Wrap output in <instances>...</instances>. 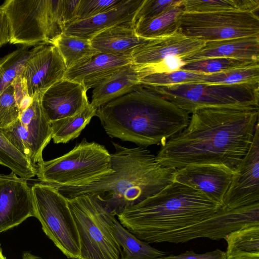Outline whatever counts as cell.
<instances>
[{"instance_id": "6da1fadb", "label": "cell", "mask_w": 259, "mask_h": 259, "mask_svg": "<svg viewBox=\"0 0 259 259\" xmlns=\"http://www.w3.org/2000/svg\"><path fill=\"white\" fill-rule=\"evenodd\" d=\"M117 216L125 228L148 243H185L201 238L219 240L244 225L237 209L174 181Z\"/></svg>"}, {"instance_id": "7a4b0ae2", "label": "cell", "mask_w": 259, "mask_h": 259, "mask_svg": "<svg viewBox=\"0 0 259 259\" xmlns=\"http://www.w3.org/2000/svg\"><path fill=\"white\" fill-rule=\"evenodd\" d=\"M188 125L155 156L175 168L196 164L224 166L235 172L259 124L258 107H213L193 111Z\"/></svg>"}, {"instance_id": "3957f363", "label": "cell", "mask_w": 259, "mask_h": 259, "mask_svg": "<svg viewBox=\"0 0 259 259\" xmlns=\"http://www.w3.org/2000/svg\"><path fill=\"white\" fill-rule=\"evenodd\" d=\"M96 116L109 137L144 148L164 145L190 120L188 112L141 83L98 108Z\"/></svg>"}, {"instance_id": "277c9868", "label": "cell", "mask_w": 259, "mask_h": 259, "mask_svg": "<svg viewBox=\"0 0 259 259\" xmlns=\"http://www.w3.org/2000/svg\"><path fill=\"white\" fill-rule=\"evenodd\" d=\"M112 144L115 150L111 154L112 174L87 186L53 187L67 199L85 194L94 195L117 215L156 194L174 181L177 169L160 164L149 150Z\"/></svg>"}, {"instance_id": "5b68a950", "label": "cell", "mask_w": 259, "mask_h": 259, "mask_svg": "<svg viewBox=\"0 0 259 259\" xmlns=\"http://www.w3.org/2000/svg\"><path fill=\"white\" fill-rule=\"evenodd\" d=\"M111 154L106 147L85 138L69 152L37 166L40 183L54 187H84L113 172Z\"/></svg>"}, {"instance_id": "8992f818", "label": "cell", "mask_w": 259, "mask_h": 259, "mask_svg": "<svg viewBox=\"0 0 259 259\" xmlns=\"http://www.w3.org/2000/svg\"><path fill=\"white\" fill-rule=\"evenodd\" d=\"M67 200L79 235V259H122L121 248L112 231L115 215L92 195Z\"/></svg>"}, {"instance_id": "52a82bcc", "label": "cell", "mask_w": 259, "mask_h": 259, "mask_svg": "<svg viewBox=\"0 0 259 259\" xmlns=\"http://www.w3.org/2000/svg\"><path fill=\"white\" fill-rule=\"evenodd\" d=\"M149 87L189 114L205 107H258L259 83Z\"/></svg>"}, {"instance_id": "ba28073f", "label": "cell", "mask_w": 259, "mask_h": 259, "mask_svg": "<svg viewBox=\"0 0 259 259\" xmlns=\"http://www.w3.org/2000/svg\"><path fill=\"white\" fill-rule=\"evenodd\" d=\"M35 217L46 235L68 258L79 259L80 241L67 198L49 184L31 187Z\"/></svg>"}, {"instance_id": "9c48e42d", "label": "cell", "mask_w": 259, "mask_h": 259, "mask_svg": "<svg viewBox=\"0 0 259 259\" xmlns=\"http://www.w3.org/2000/svg\"><path fill=\"white\" fill-rule=\"evenodd\" d=\"M177 30L186 36L205 42L259 37V18L256 12H183L178 20Z\"/></svg>"}, {"instance_id": "30bf717a", "label": "cell", "mask_w": 259, "mask_h": 259, "mask_svg": "<svg viewBox=\"0 0 259 259\" xmlns=\"http://www.w3.org/2000/svg\"><path fill=\"white\" fill-rule=\"evenodd\" d=\"M47 7V0H7L0 6L9 22V42L24 47L48 44Z\"/></svg>"}, {"instance_id": "8fae6325", "label": "cell", "mask_w": 259, "mask_h": 259, "mask_svg": "<svg viewBox=\"0 0 259 259\" xmlns=\"http://www.w3.org/2000/svg\"><path fill=\"white\" fill-rule=\"evenodd\" d=\"M67 67L57 47L46 44L25 63L20 78L27 95L33 99L64 78Z\"/></svg>"}, {"instance_id": "7c38bea8", "label": "cell", "mask_w": 259, "mask_h": 259, "mask_svg": "<svg viewBox=\"0 0 259 259\" xmlns=\"http://www.w3.org/2000/svg\"><path fill=\"white\" fill-rule=\"evenodd\" d=\"M35 217L31 187L12 171L0 174V233Z\"/></svg>"}, {"instance_id": "4fadbf2b", "label": "cell", "mask_w": 259, "mask_h": 259, "mask_svg": "<svg viewBox=\"0 0 259 259\" xmlns=\"http://www.w3.org/2000/svg\"><path fill=\"white\" fill-rule=\"evenodd\" d=\"M259 202V124L247 153L234 174L224 199L233 208Z\"/></svg>"}, {"instance_id": "5bb4252c", "label": "cell", "mask_w": 259, "mask_h": 259, "mask_svg": "<svg viewBox=\"0 0 259 259\" xmlns=\"http://www.w3.org/2000/svg\"><path fill=\"white\" fill-rule=\"evenodd\" d=\"M234 173L218 164L190 165L177 169L174 181L191 187L214 202L225 205V197Z\"/></svg>"}, {"instance_id": "9a60e30c", "label": "cell", "mask_w": 259, "mask_h": 259, "mask_svg": "<svg viewBox=\"0 0 259 259\" xmlns=\"http://www.w3.org/2000/svg\"><path fill=\"white\" fill-rule=\"evenodd\" d=\"M87 90L79 83L63 78L47 91L41 97L42 110L51 123L73 116L90 104Z\"/></svg>"}, {"instance_id": "2e32d148", "label": "cell", "mask_w": 259, "mask_h": 259, "mask_svg": "<svg viewBox=\"0 0 259 259\" xmlns=\"http://www.w3.org/2000/svg\"><path fill=\"white\" fill-rule=\"evenodd\" d=\"M205 42L186 36L178 31L167 35L148 39L133 53L132 64L142 67L157 63L172 56L182 58L199 50Z\"/></svg>"}, {"instance_id": "e0dca14e", "label": "cell", "mask_w": 259, "mask_h": 259, "mask_svg": "<svg viewBox=\"0 0 259 259\" xmlns=\"http://www.w3.org/2000/svg\"><path fill=\"white\" fill-rule=\"evenodd\" d=\"M144 0H122L113 8L93 17L73 22L63 33L90 40L101 31L119 25L134 27L135 17Z\"/></svg>"}, {"instance_id": "ac0fdd59", "label": "cell", "mask_w": 259, "mask_h": 259, "mask_svg": "<svg viewBox=\"0 0 259 259\" xmlns=\"http://www.w3.org/2000/svg\"><path fill=\"white\" fill-rule=\"evenodd\" d=\"M132 56L97 52L67 69L63 78L82 84L88 91L128 64Z\"/></svg>"}, {"instance_id": "d6986e66", "label": "cell", "mask_w": 259, "mask_h": 259, "mask_svg": "<svg viewBox=\"0 0 259 259\" xmlns=\"http://www.w3.org/2000/svg\"><path fill=\"white\" fill-rule=\"evenodd\" d=\"M213 58L259 61V37H244L206 41L199 50L182 59L186 63Z\"/></svg>"}, {"instance_id": "ffe728a7", "label": "cell", "mask_w": 259, "mask_h": 259, "mask_svg": "<svg viewBox=\"0 0 259 259\" xmlns=\"http://www.w3.org/2000/svg\"><path fill=\"white\" fill-rule=\"evenodd\" d=\"M137 66L126 65L100 81L93 89L90 105L97 110L132 91L140 83Z\"/></svg>"}, {"instance_id": "44dd1931", "label": "cell", "mask_w": 259, "mask_h": 259, "mask_svg": "<svg viewBox=\"0 0 259 259\" xmlns=\"http://www.w3.org/2000/svg\"><path fill=\"white\" fill-rule=\"evenodd\" d=\"M148 39L138 36L133 26L119 25L101 31L90 41L92 48L98 52L132 56Z\"/></svg>"}, {"instance_id": "7402d4cb", "label": "cell", "mask_w": 259, "mask_h": 259, "mask_svg": "<svg viewBox=\"0 0 259 259\" xmlns=\"http://www.w3.org/2000/svg\"><path fill=\"white\" fill-rule=\"evenodd\" d=\"M41 96H34L30 105L20 113L19 118L37 154L43 159V150L52 139V127L41 105Z\"/></svg>"}, {"instance_id": "603a6c76", "label": "cell", "mask_w": 259, "mask_h": 259, "mask_svg": "<svg viewBox=\"0 0 259 259\" xmlns=\"http://www.w3.org/2000/svg\"><path fill=\"white\" fill-rule=\"evenodd\" d=\"M113 234L122 247V259H158L165 253L151 246L125 228L115 218L112 226Z\"/></svg>"}, {"instance_id": "cb8c5ba5", "label": "cell", "mask_w": 259, "mask_h": 259, "mask_svg": "<svg viewBox=\"0 0 259 259\" xmlns=\"http://www.w3.org/2000/svg\"><path fill=\"white\" fill-rule=\"evenodd\" d=\"M183 12V4L156 17L139 20L134 25L135 32L138 36L146 39L173 33L178 31V20Z\"/></svg>"}, {"instance_id": "d4e9b609", "label": "cell", "mask_w": 259, "mask_h": 259, "mask_svg": "<svg viewBox=\"0 0 259 259\" xmlns=\"http://www.w3.org/2000/svg\"><path fill=\"white\" fill-rule=\"evenodd\" d=\"M96 110L90 103L77 114L51 122L53 142L65 144L78 137L92 117L96 116Z\"/></svg>"}, {"instance_id": "484cf974", "label": "cell", "mask_w": 259, "mask_h": 259, "mask_svg": "<svg viewBox=\"0 0 259 259\" xmlns=\"http://www.w3.org/2000/svg\"><path fill=\"white\" fill-rule=\"evenodd\" d=\"M258 0H184V12L206 13L232 11L256 12Z\"/></svg>"}, {"instance_id": "4316f807", "label": "cell", "mask_w": 259, "mask_h": 259, "mask_svg": "<svg viewBox=\"0 0 259 259\" xmlns=\"http://www.w3.org/2000/svg\"><path fill=\"white\" fill-rule=\"evenodd\" d=\"M44 45L31 50L23 47L0 59V95L21 74L26 61Z\"/></svg>"}, {"instance_id": "83f0119b", "label": "cell", "mask_w": 259, "mask_h": 259, "mask_svg": "<svg viewBox=\"0 0 259 259\" xmlns=\"http://www.w3.org/2000/svg\"><path fill=\"white\" fill-rule=\"evenodd\" d=\"M227 257L240 253H259V223L243 226L228 234Z\"/></svg>"}, {"instance_id": "f1b7e54d", "label": "cell", "mask_w": 259, "mask_h": 259, "mask_svg": "<svg viewBox=\"0 0 259 259\" xmlns=\"http://www.w3.org/2000/svg\"><path fill=\"white\" fill-rule=\"evenodd\" d=\"M58 49L67 69L98 52L94 49L90 40L62 33L52 44Z\"/></svg>"}, {"instance_id": "f546056e", "label": "cell", "mask_w": 259, "mask_h": 259, "mask_svg": "<svg viewBox=\"0 0 259 259\" xmlns=\"http://www.w3.org/2000/svg\"><path fill=\"white\" fill-rule=\"evenodd\" d=\"M0 164L27 180L36 175L37 168L9 143L1 129Z\"/></svg>"}, {"instance_id": "4dcf8cb0", "label": "cell", "mask_w": 259, "mask_h": 259, "mask_svg": "<svg viewBox=\"0 0 259 259\" xmlns=\"http://www.w3.org/2000/svg\"><path fill=\"white\" fill-rule=\"evenodd\" d=\"M259 83V64L205 74L196 84H235Z\"/></svg>"}, {"instance_id": "1f68e13d", "label": "cell", "mask_w": 259, "mask_h": 259, "mask_svg": "<svg viewBox=\"0 0 259 259\" xmlns=\"http://www.w3.org/2000/svg\"><path fill=\"white\" fill-rule=\"evenodd\" d=\"M257 61L227 58H213L186 63L180 70L211 74L259 64Z\"/></svg>"}, {"instance_id": "d6a6232c", "label": "cell", "mask_w": 259, "mask_h": 259, "mask_svg": "<svg viewBox=\"0 0 259 259\" xmlns=\"http://www.w3.org/2000/svg\"><path fill=\"white\" fill-rule=\"evenodd\" d=\"M205 73L179 70L170 73H154L142 77L141 84L152 87H164L179 84H196Z\"/></svg>"}, {"instance_id": "836d02e7", "label": "cell", "mask_w": 259, "mask_h": 259, "mask_svg": "<svg viewBox=\"0 0 259 259\" xmlns=\"http://www.w3.org/2000/svg\"><path fill=\"white\" fill-rule=\"evenodd\" d=\"M19 115L12 83L0 95V129L9 126L19 118Z\"/></svg>"}, {"instance_id": "e575fe53", "label": "cell", "mask_w": 259, "mask_h": 259, "mask_svg": "<svg viewBox=\"0 0 259 259\" xmlns=\"http://www.w3.org/2000/svg\"><path fill=\"white\" fill-rule=\"evenodd\" d=\"M122 0H79L73 22L87 19L104 13L115 7Z\"/></svg>"}, {"instance_id": "d590c367", "label": "cell", "mask_w": 259, "mask_h": 259, "mask_svg": "<svg viewBox=\"0 0 259 259\" xmlns=\"http://www.w3.org/2000/svg\"><path fill=\"white\" fill-rule=\"evenodd\" d=\"M184 0H144L134 19L135 23L140 20L158 16L174 7L183 5Z\"/></svg>"}, {"instance_id": "8d00e7d4", "label": "cell", "mask_w": 259, "mask_h": 259, "mask_svg": "<svg viewBox=\"0 0 259 259\" xmlns=\"http://www.w3.org/2000/svg\"><path fill=\"white\" fill-rule=\"evenodd\" d=\"M185 64L181 57L172 56L154 64L142 67L136 66L141 78L151 74L170 73L178 71Z\"/></svg>"}, {"instance_id": "74e56055", "label": "cell", "mask_w": 259, "mask_h": 259, "mask_svg": "<svg viewBox=\"0 0 259 259\" xmlns=\"http://www.w3.org/2000/svg\"><path fill=\"white\" fill-rule=\"evenodd\" d=\"M226 252L220 249L207 252L204 253L198 254L193 250H187L178 255L163 256L158 259H226Z\"/></svg>"}, {"instance_id": "f35d334b", "label": "cell", "mask_w": 259, "mask_h": 259, "mask_svg": "<svg viewBox=\"0 0 259 259\" xmlns=\"http://www.w3.org/2000/svg\"><path fill=\"white\" fill-rule=\"evenodd\" d=\"M11 38L10 27L6 14L0 10V47L9 42Z\"/></svg>"}, {"instance_id": "ab89813d", "label": "cell", "mask_w": 259, "mask_h": 259, "mask_svg": "<svg viewBox=\"0 0 259 259\" xmlns=\"http://www.w3.org/2000/svg\"><path fill=\"white\" fill-rule=\"evenodd\" d=\"M13 84L14 88L15 97L17 104L19 107V106L23 100V99L26 96L27 94L23 89L20 75H18L13 82Z\"/></svg>"}, {"instance_id": "60d3db41", "label": "cell", "mask_w": 259, "mask_h": 259, "mask_svg": "<svg viewBox=\"0 0 259 259\" xmlns=\"http://www.w3.org/2000/svg\"><path fill=\"white\" fill-rule=\"evenodd\" d=\"M226 259H259V253H240L227 257Z\"/></svg>"}, {"instance_id": "b9f144b4", "label": "cell", "mask_w": 259, "mask_h": 259, "mask_svg": "<svg viewBox=\"0 0 259 259\" xmlns=\"http://www.w3.org/2000/svg\"><path fill=\"white\" fill-rule=\"evenodd\" d=\"M22 259H43L41 257L34 255L30 252H24L22 255Z\"/></svg>"}, {"instance_id": "7bdbcfd3", "label": "cell", "mask_w": 259, "mask_h": 259, "mask_svg": "<svg viewBox=\"0 0 259 259\" xmlns=\"http://www.w3.org/2000/svg\"><path fill=\"white\" fill-rule=\"evenodd\" d=\"M0 259H7L6 257L3 255L2 249L0 245Z\"/></svg>"}]
</instances>
